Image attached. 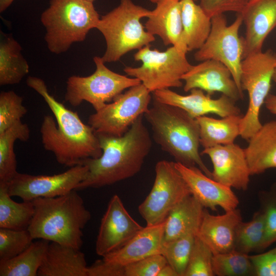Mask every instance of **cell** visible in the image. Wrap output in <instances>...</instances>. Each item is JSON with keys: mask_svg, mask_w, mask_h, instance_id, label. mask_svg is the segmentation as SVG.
Returning <instances> with one entry per match:
<instances>
[{"mask_svg": "<svg viewBox=\"0 0 276 276\" xmlns=\"http://www.w3.org/2000/svg\"><path fill=\"white\" fill-rule=\"evenodd\" d=\"M26 83L42 97L54 114L55 119L44 116L40 132L43 148L53 153L59 164L72 167L101 156L102 150L93 129L51 95L43 80L29 76Z\"/></svg>", "mask_w": 276, "mask_h": 276, "instance_id": "6da1fadb", "label": "cell"}, {"mask_svg": "<svg viewBox=\"0 0 276 276\" xmlns=\"http://www.w3.org/2000/svg\"><path fill=\"white\" fill-rule=\"evenodd\" d=\"M143 117H139L121 136L97 134L102 154L99 158L83 161L82 164L88 167V174L76 190L111 185L140 171L152 147V139Z\"/></svg>", "mask_w": 276, "mask_h": 276, "instance_id": "7a4b0ae2", "label": "cell"}, {"mask_svg": "<svg viewBox=\"0 0 276 276\" xmlns=\"http://www.w3.org/2000/svg\"><path fill=\"white\" fill-rule=\"evenodd\" d=\"M144 117L150 124L153 139L176 162L197 166L212 178V172L199 152L200 129L196 120L182 109L153 98L152 106Z\"/></svg>", "mask_w": 276, "mask_h": 276, "instance_id": "3957f363", "label": "cell"}, {"mask_svg": "<svg viewBox=\"0 0 276 276\" xmlns=\"http://www.w3.org/2000/svg\"><path fill=\"white\" fill-rule=\"evenodd\" d=\"M32 202L34 214L28 230L34 239L81 249L82 230L91 214L77 190L55 197L37 198Z\"/></svg>", "mask_w": 276, "mask_h": 276, "instance_id": "277c9868", "label": "cell"}, {"mask_svg": "<svg viewBox=\"0 0 276 276\" xmlns=\"http://www.w3.org/2000/svg\"><path fill=\"white\" fill-rule=\"evenodd\" d=\"M100 18L93 3L50 0L40 16L48 49L57 55L67 52L74 43L85 39L89 31L96 28Z\"/></svg>", "mask_w": 276, "mask_h": 276, "instance_id": "5b68a950", "label": "cell"}, {"mask_svg": "<svg viewBox=\"0 0 276 276\" xmlns=\"http://www.w3.org/2000/svg\"><path fill=\"white\" fill-rule=\"evenodd\" d=\"M151 12L132 0H120L117 7L100 17L96 29L106 43L105 52L101 57L105 63L118 61L127 53L155 41L154 36L146 30L141 21Z\"/></svg>", "mask_w": 276, "mask_h": 276, "instance_id": "8992f818", "label": "cell"}, {"mask_svg": "<svg viewBox=\"0 0 276 276\" xmlns=\"http://www.w3.org/2000/svg\"><path fill=\"white\" fill-rule=\"evenodd\" d=\"M187 53L172 45L165 51L152 50L149 45L138 50L135 61H141L139 67L126 66L125 73L139 79L151 93L182 86V76L191 68Z\"/></svg>", "mask_w": 276, "mask_h": 276, "instance_id": "52a82bcc", "label": "cell"}, {"mask_svg": "<svg viewBox=\"0 0 276 276\" xmlns=\"http://www.w3.org/2000/svg\"><path fill=\"white\" fill-rule=\"evenodd\" d=\"M276 63V55L271 50L251 54L242 61L241 86L248 95L247 111L240 122V135L246 141L261 127L259 113L269 94Z\"/></svg>", "mask_w": 276, "mask_h": 276, "instance_id": "ba28073f", "label": "cell"}, {"mask_svg": "<svg viewBox=\"0 0 276 276\" xmlns=\"http://www.w3.org/2000/svg\"><path fill=\"white\" fill-rule=\"evenodd\" d=\"M93 60L96 65L93 74L85 77L71 76L67 80L64 99L74 107L86 101L98 111L125 89L141 83L136 78L110 70L100 57L95 56Z\"/></svg>", "mask_w": 276, "mask_h": 276, "instance_id": "9c48e42d", "label": "cell"}, {"mask_svg": "<svg viewBox=\"0 0 276 276\" xmlns=\"http://www.w3.org/2000/svg\"><path fill=\"white\" fill-rule=\"evenodd\" d=\"M152 189L139 205L138 211L146 225L164 222L170 211L191 195L188 185L175 166V162L158 161Z\"/></svg>", "mask_w": 276, "mask_h": 276, "instance_id": "30bf717a", "label": "cell"}, {"mask_svg": "<svg viewBox=\"0 0 276 276\" xmlns=\"http://www.w3.org/2000/svg\"><path fill=\"white\" fill-rule=\"evenodd\" d=\"M151 93L142 83L133 86L89 116L88 124L96 134L121 136L147 111Z\"/></svg>", "mask_w": 276, "mask_h": 276, "instance_id": "8fae6325", "label": "cell"}, {"mask_svg": "<svg viewBox=\"0 0 276 276\" xmlns=\"http://www.w3.org/2000/svg\"><path fill=\"white\" fill-rule=\"evenodd\" d=\"M211 29L203 45L195 53V60L203 61L214 60L225 65L231 71L238 89L241 88V66L243 60V44L239 32L243 23L241 14H238L235 20L227 25L223 14L211 18Z\"/></svg>", "mask_w": 276, "mask_h": 276, "instance_id": "7c38bea8", "label": "cell"}, {"mask_svg": "<svg viewBox=\"0 0 276 276\" xmlns=\"http://www.w3.org/2000/svg\"><path fill=\"white\" fill-rule=\"evenodd\" d=\"M88 172V167L81 164L52 175L17 172L7 184L8 192L11 197H18L23 201L61 196L75 190L78 184L85 179Z\"/></svg>", "mask_w": 276, "mask_h": 276, "instance_id": "4fadbf2b", "label": "cell"}, {"mask_svg": "<svg viewBox=\"0 0 276 276\" xmlns=\"http://www.w3.org/2000/svg\"><path fill=\"white\" fill-rule=\"evenodd\" d=\"M144 227L129 214L118 195L109 201L96 241V254L102 257L122 247Z\"/></svg>", "mask_w": 276, "mask_h": 276, "instance_id": "5bb4252c", "label": "cell"}, {"mask_svg": "<svg viewBox=\"0 0 276 276\" xmlns=\"http://www.w3.org/2000/svg\"><path fill=\"white\" fill-rule=\"evenodd\" d=\"M200 154L210 157L213 179L231 188L247 189L251 174L244 149L232 143L204 148Z\"/></svg>", "mask_w": 276, "mask_h": 276, "instance_id": "9a60e30c", "label": "cell"}, {"mask_svg": "<svg viewBox=\"0 0 276 276\" xmlns=\"http://www.w3.org/2000/svg\"><path fill=\"white\" fill-rule=\"evenodd\" d=\"M190 91L189 95L184 96L170 89H164L153 92L152 96L159 102L182 109L195 119L209 113L221 118L241 115L236 101L226 95L221 94L218 98L212 99L200 89L194 88Z\"/></svg>", "mask_w": 276, "mask_h": 276, "instance_id": "2e32d148", "label": "cell"}, {"mask_svg": "<svg viewBox=\"0 0 276 276\" xmlns=\"http://www.w3.org/2000/svg\"><path fill=\"white\" fill-rule=\"evenodd\" d=\"M188 185L191 195L203 206L212 211L220 207L225 212L237 208L239 199L232 188L209 177L197 166L175 162Z\"/></svg>", "mask_w": 276, "mask_h": 276, "instance_id": "e0dca14e", "label": "cell"}, {"mask_svg": "<svg viewBox=\"0 0 276 276\" xmlns=\"http://www.w3.org/2000/svg\"><path fill=\"white\" fill-rule=\"evenodd\" d=\"M183 90L198 88L211 96L221 93L237 101L243 98L229 70L222 63L212 59L192 65L182 78Z\"/></svg>", "mask_w": 276, "mask_h": 276, "instance_id": "ac0fdd59", "label": "cell"}, {"mask_svg": "<svg viewBox=\"0 0 276 276\" xmlns=\"http://www.w3.org/2000/svg\"><path fill=\"white\" fill-rule=\"evenodd\" d=\"M246 28L242 37L243 59L262 51L264 42L276 28V0H255L249 2L241 13Z\"/></svg>", "mask_w": 276, "mask_h": 276, "instance_id": "d6986e66", "label": "cell"}, {"mask_svg": "<svg viewBox=\"0 0 276 276\" xmlns=\"http://www.w3.org/2000/svg\"><path fill=\"white\" fill-rule=\"evenodd\" d=\"M242 221L237 208L223 215L211 214L204 208L197 236L213 255L235 250L237 229Z\"/></svg>", "mask_w": 276, "mask_h": 276, "instance_id": "ffe728a7", "label": "cell"}, {"mask_svg": "<svg viewBox=\"0 0 276 276\" xmlns=\"http://www.w3.org/2000/svg\"><path fill=\"white\" fill-rule=\"evenodd\" d=\"M145 24L146 30L158 36L165 45L188 52L183 37L180 0H159Z\"/></svg>", "mask_w": 276, "mask_h": 276, "instance_id": "44dd1931", "label": "cell"}, {"mask_svg": "<svg viewBox=\"0 0 276 276\" xmlns=\"http://www.w3.org/2000/svg\"><path fill=\"white\" fill-rule=\"evenodd\" d=\"M165 221L146 225L120 248L103 257L105 261L125 266L147 257L161 254Z\"/></svg>", "mask_w": 276, "mask_h": 276, "instance_id": "7402d4cb", "label": "cell"}, {"mask_svg": "<svg viewBox=\"0 0 276 276\" xmlns=\"http://www.w3.org/2000/svg\"><path fill=\"white\" fill-rule=\"evenodd\" d=\"M85 255L80 249L50 242L38 269L39 276H87Z\"/></svg>", "mask_w": 276, "mask_h": 276, "instance_id": "603a6c76", "label": "cell"}, {"mask_svg": "<svg viewBox=\"0 0 276 276\" xmlns=\"http://www.w3.org/2000/svg\"><path fill=\"white\" fill-rule=\"evenodd\" d=\"M244 149L251 175L276 169V120L263 124Z\"/></svg>", "mask_w": 276, "mask_h": 276, "instance_id": "cb8c5ba5", "label": "cell"}, {"mask_svg": "<svg viewBox=\"0 0 276 276\" xmlns=\"http://www.w3.org/2000/svg\"><path fill=\"white\" fill-rule=\"evenodd\" d=\"M204 209L192 195L183 199L170 211L165 220L164 241L190 234H197Z\"/></svg>", "mask_w": 276, "mask_h": 276, "instance_id": "d4e9b609", "label": "cell"}, {"mask_svg": "<svg viewBox=\"0 0 276 276\" xmlns=\"http://www.w3.org/2000/svg\"><path fill=\"white\" fill-rule=\"evenodd\" d=\"M22 48L11 34L0 32V85L20 82L29 73V65L21 54Z\"/></svg>", "mask_w": 276, "mask_h": 276, "instance_id": "484cf974", "label": "cell"}, {"mask_svg": "<svg viewBox=\"0 0 276 276\" xmlns=\"http://www.w3.org/2000/svg\"><path fill=\"white\" fill-rule=\"evenodd\" d=\"M183 37L188 52L198 50L211 29V18L195 0H180Z\"/></svg>", "mask_w": 276, "mask_h": 276, "instance_id": "4316f807", "label": "cell"}, {"mask_svg": "<svg viewBox=\"0 0 276 276\" xmlns=\"http://www.w3.org/2000/svg\"><path fill=\"white\" fill-rule=\"evenodd\" d=\"M242 116L233 115L220 119L201 116L196 119L200 129V144L203 148L234 143L240 135Z\"/></svg>", "mask_w": 276, "mask_h": 276, "instance_id": "83f0119b", "label": "cell"}, {"mask_svg": "<svg viewBox=\"0 0 276 276\" xmlns=\"http://www.w3.org/2000/svg\"><path fill=\"white\" fill-rule=\"evenodd\" d=\"M50 241L39 239L18 255L0 261V276H36Z\"/></svg>", "mask_w": 276, "mask_h": 276, "instance_id": "f1b7e54d", "label": "cell"}, {"mask_svg": "<svg viewBox=\"0 0 276 276\" xmlns=\"http://www.w3.org/2000/svg\"><path fill=\"white\" fill-rule=\"evenodd\" d=\"M29 137V126L21 121L0 133V183L8 184L18 172L14 150L15 141L26 142Z\"/></svg>", "mask_w": 276, "mask_h": 276, "instance_id": "f546056e", "label": "cell"}, {"mask_svg": "<svg viewBox=\"0 0 276 276\" xmlns=\"http://www.w3.org/2000/svg\"><path fill=\"white\" fill-rule=\"evenodd\" d=\"M34 211L32 201H14L8 194L7 184L0 183V227L27 229Z\"/></svg>", "mask_w": 276, "mask_h": 276, "instance_id": "4dcf8cb0", "label": "cell"}, {"mask_svg": "<svg viewBox=\"0 0 276 276\" xmlns=\"http://www.w3.org/2000/svg\"><path fill=\"white\" fill-rule=\"evenodd\" d=\"M265 235V217L262 210L248 222L242 221L237 229L235 250L249 254L261 251Z\"/></svg>", "mask_w": 276, "mask_h": 276, "instance_id": "1f68e13d", "label": "cell"}, {"mask_svg": "<svg viewBox=\"0 0 276 276\" xmlns=\"http://www.w3.org/2000/svg\"><path fill=\"white\" fill-rule=\"evenodd\" d=\"M212 263L215 275H255L250 256L236 250L214 255Z\"/></svg>", "mask_w": 276, "mask_h": 276, "instance_id": "d6a6232c", "label": "cell"}, {"mask_svg": "<svg viewBox=\"0 0 276 276\" xmlns=\"http://www.w3.org/2000/svg\"><path fill=\"white\" fill-rule=\"evenodd\" d=\"M196 236L195 234H190L163 242L161 254L178 276H184Z\"/></svg>", "mask_w": 276, "mask_h": 276, "instance_id": "836d02e7", "label": "cell"}, {"mask_svg": "<svg viewBox=\"0 0 276 276\" xmlns=\"http://www.w3.org/2000/svg\"><path fill=\"white\" fill-rule=\"evenodd\" d=\"M34 239L27 229L0 227V261L11 259L26 250Z\"/></svg>", "mask_w": 276, "mask_h": 276, "instance_id": "e575fe53", "label": "cell"}, {"mask_svg": "<svg viewBox=\"0 0 276 276\" xmlns=\"http://www.w3.org/2000/svg\"><path fill=\"white\" fill-rule=\"evenodd\" d=\"M23 98L12 90L0 93V133L12 127L26 114Z\"/></svg>", "mask_w": 276, "mask_h": 276, "instance_id": "d590c367", "label": "cell"}, {"mask_svg": "<svg viewBox=\"0 0 276 276\" xmlns=\"http://www.w3.org/2000/svg\"><path fill=\"white\" fill-rule=\"evenodd\" d=\"M213 254L196 236L184 276H214Z\"/></svg>", "mask_w": 276, "mask_h": 276, "instance_id": "8d00e7d4", "label": "cell"}, {"mask_svg": "<svg viewBox=\"0 0 276 276\" xmlns=\"http://www.w3.org/2000/svg\"><path fill=\"white\" fill-rule=\"evenodd\" d=\"M265 217V235L261 251L276 242V188L260 195Z\"/></svg>", "mask_w": 276, "mask_h": 276, "instance_id": "74e56055", "label": "cell"}, {"mask_svg": "<svg viewBox=\"0 0 276 276\" xmlns=\"http://www.w3.org/2000/svg\"><path fill=\"white\" fill-rule=\"evenodd\" d=\"M167 263L162 254L153 255L125 266V276H157Z\"/></svg>", "mask_w": 276, "mask_h": 276, "instance_id": "f35d334b", "label": "cell"}, {"mask_svg": "<svg viewBox=\"0 0 276 276\" xmlns=\"http://www.w3.org/2000/svg\"><path fill=\"white\" fill-rule=\"evenodd\" d=\"M250 0H200L199 5L211 18L227 12L241 14Z\"/></svg>", "mask_w": 276, "mask_h": 276, "instance_id": "ab89813d", "label": "cell"}, {"mask_svg": "<svg viewBox=\"0 0 276 276\" xmlns=\"http://www.w3.org/2000/svg\"><path fill=\"white\" fill-rule=\"evenodd\" d=\"M255 276H276V247L265 252L250 256Z\"/></svg>", "mask_w": 276, "mask_h": 276, "instance_id": "60d3db41", "label": "cell"}, {"mask_svg": "<svg viewBox=\"0 0 276 276\" xmlns=\"http://www.w3.org/2000/svg\"><path fill=\"white\" fill-rule=\"evenodd\" d=\"M87 276H125L124 266L98 260L88 266Z\"/></svg>", "mask_w": 276, "mask_h": 276, "instance_id": "b9f144b4", "label": "cell"}, {"mask_svg": "<svg viewBox=\"0 0 276 276\" xmlns=\"http://www.w3.org/2000/svg\"><path fill=\"white\" fill-rule=\"evenodd\" d=\"M264 104L269 112L276 115V95L269 94Z\"/></svg>", "mask_w": 276, "mask_h": 276, "instance_id": "7bdbcfd3", "label": "cell"}, {"mask_svg": "<svg viewBox=\"0 0 276 276\" xmlns=\"http://www.w3.org/2000/svg\"><path fill=\"white\" fill-rule=\"evenodd\" d=\"M157 276H178V274L175 269L167 263L160 270Z\"/></svg>", "mask_w": 276, "mask_h": 276, "instance_id": "ee69618b", "label": "cell"}, {"mask_svg": "<svg viewBox=\"0 0 276 276\" xmlns=\"http://www.w3.org/2000/svg\"><path fill=\"white\" fill-rule=\"evenodd\" d=\"M15 0H0V12L2 13L7 9Z\"/></svg>", "mask_w": 276, "mask_h": 276, "instance_id": "f6af8a7d", "label": "cell"}, {"mask_svg": "<svg viewBox=\"0 0 276 276\" xmlns=\"http://www.w3.org/2000/svg\"><path fill=\"white\" fill-rule=\"evenodd\" d=\"M272 80L275 83H276V63H275V65L274 72H273V74Z\"/></svg>", "mask_w": 276, "mask_h": 276, "instance_id": "bcb514c9", "label": "cell"}, {"mask_svg": "<svg viewBox=\"0 0 276 276\" xmlns=\"http://www.w3.org/2000/svg\"><path fill=\"white\" fill-rule=\"evenodd\" d=\"M150 2L152 3L156 4L159 0H149Z\"/></svg>", "mask_w": 276, "mask_h": 276, "instance_id": "7dc6e473", "label": "cell"}, {"mask_svg": "<svg viewBox=\"0 0 276 276\" xmlns=\"http://www.w3.org/2000/svg\"><path fill=\"white\" fill-rule=\"evenodd\" d=\"M85 1L91 2V3H94L96 0H85Z\"/></svg>", "mask_w": 276, "mask_h": 276, "instance_id": "c3c4849f", "label": "cell"}, {"mask_svg": "<svg viewBox=\"0 0 276 276\" xmlns=\"http://www.w3.org/2000/svg\"><path fill=\"white\" fill-rule=\"evenodd\" d=\"M255 0H250V2H251V1H254Z\"/></svg>", "mask_w": 276, "mask_h": 276, "instance_id": "681fc988", "label": "cell"}]
</instances>
